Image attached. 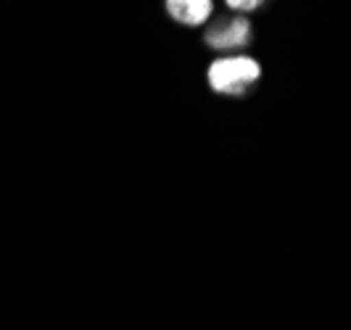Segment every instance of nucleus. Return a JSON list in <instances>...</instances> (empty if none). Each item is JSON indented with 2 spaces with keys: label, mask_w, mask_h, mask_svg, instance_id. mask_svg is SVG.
I'll return each instance as SVG.
<instances>
[{
  "label": "nucleus",
  "mask_w": 351,
  "mask_h": 330,
  "mask_svg": "<svg viewBox=\"0 0 351 330\" xmlns=\"http://www.w3.org/2000/svg\"><path fill=\"white\" fill-rule=\"evenodd\" d=\"M259 74H262V69L254 58L230 56V58L214 61L209 67V85L225 95H241L259 80Z\"/></svg>",
  "instance_id": "1"
},
{
  "label": "nucleus",
  "mask_w": 351,
  "mask_h": 330,
  "mask_svg": "<svg viewBox=\"0 0 351 330\" xmlns=\"http://www.w3.org/2000/svg\"><path fill=\"white\" fill-rule=\"evenodd\" d=\"M248 40H251V24H248L246 16H232L228 21H219L206 32V43L217 51L241 48Z\"/></svg>",
  "instance_id": "2"
},
{
  "label": "nucleus",
  "mask_w": 351,
  "mask_h": 330,
  "mask_svg": "<svg viewBox=\"0 0 351 330\" xmlns=\"http://www.w3.org/2000/svg\"><path fill=\"white\" fill-rule=\"evenodd\" d=\"M211 8H214L211 0H167L169 16L180 24H188V27L204 24L211 16Z\"/></svg>",
  "instance_id": "3"
},
{
  "label": "nucleus",
  "mask_w": 351,
  "mask_h": 330,
  "mask_svg": "<svg viewBox=\"0 0 351 330\" xmlns=\"http://www.w3.org/2000/svg\"><path fill=\"white\" fill-rule=\"evenodd\" d=\"M232 11H254V8H259L264 0H225Z\"/></svg>",
  "instance_id": "4"
}]
</instances>
